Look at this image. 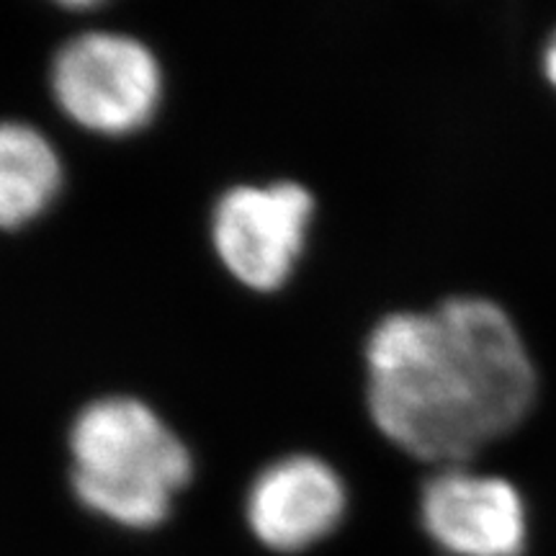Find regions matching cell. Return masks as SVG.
<instances>
[{
  "label": "cell",
  "instance_id": "2",
  "mask_svg": "<svg viewBox=\"0 0 556 556\" xmlns=\"http://www.w3.org/2000/svg\"><path fill=\"white\" fill-rule=\"evenodd\" d=\"M70 456L75 497L96 516L135 531L163 523L193 475L176 430L135 397L83 407L70 428Z\"/></svg>",
  "mask_w": 556,
  "mask_h": 556
},
{
  "label": "cell",
  "instance_id": "5",
  "mask_svg": "<svg viewBox=\"0 0 556 556\" xmlns=\"http://www.w3.org/2000/svg\"><path fill=\"white\" fill-rule=\"evenodd\" d=\"M420 520L448 556H523L528 510L518 486L503 477L441 467L420 490Z\"/></svg>",
  "mask_w": 556,
  "mask_h": 556
},
{
  "label": "cell",
  "instance_id": "7",
  "mask_svg": "<svg viewBox=\"0 0 556 556\" xmlns=\"http://www.w3.org/2000/svg\"><path fill=\"white\" fill-rule=\"evenodd\" d=\"M62 189V160L29 124L0 122V227H21L52 206Z\"/></svg>",
  "mask_w": 556,
  "mask_h": 556
},
{
  "label": "cell",
  "instance_id": "6",
  "mask_svg": "<svg viewBox=\"0 0 556 556\" xmlns=\"http://www.w3.org/2000/svg\"><path fill=\"white\" fill-rule=\"evenodd\" d=\"M348 510L343 479L323 458L283 456L253 479L245 516L253 536L278 554H296L328 539Z\"/></svg>",
  "mask_w": 556,
  "mask_h": 556
},
{
  "label": "cell",
  "instance_id": "8",
  "mask_svg": "<svg viewBox=\"0 0 556 556\" xmlns=\"http://www.w3.org/2000/svg\"><path fill=\"white\" fill-rule=\"evenodd\" d=\"M541 67H544V75H546L548 86L556 90V31L546 41L544 54H541Z\"/></svg>",
  "mask_w": 556,
  "mask_h": 556
},
{
  "label": "cell",
  "instance_id": "4",
  "mask_svg": "<svg viewBox=\"0 0 556 556\" xmlns=\"http://www.w3.org/2000/svg\"><path fill=\"white\" fill-rule=\"evenodd\" d=\"M315 214V199L294 180L235 186L212 212V245L242 287L276 291L289 281Z\"/></svg>",
  "mask_w": 556,
  "mask_h": 556
},
{
  "label": "cell",
  "instance_id": "3",
  "mask_svg": "<svg viewBox=\"0 0 556 556\" xmlns=\"http://www.w3.org/2000/svg\"><path fill=\"white\" fill-rule=\"evenodd\" d=\"M52 93L78 127L122 137L142 129L163 101V70L144 41L119 31H86L52 62Z\"/></svg>",
  "mask_w": 556,
  "mask_h": 556
},
{
  "label": "cell",
  "instance_id": "1",
  "mask_svg": "<svg viewBox=\"0 0 556 556\" xmlns=\"http://www.w3.org/2000/svg\"><path fill=\"white\" fill-rule=\"evenodd\" d=\"M366 366L377 428L438 469L469 464L516 433L539 394L518 325L484 296L387 315L368 338Z\"/></svg>",
  "mask_w": 556,
  "mask_h": 556
}]
</instances>
